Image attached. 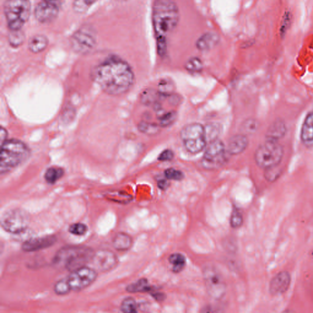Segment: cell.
<instances>
[{"label":"cell","instance_id":"cell-46","mask_svg":"<svg viewBox=\"0 0 313 313\" xmlns=\"http://www.w3.org/2000/svg\"><path fill=\"white\" fill-rule=\"evenodd\" d=\"M42 1H44L46 2H54V4H56V2H57L60 1V0H42Z\"/></svg>","mask_w":313,"mask_h":313},{"label":"cell","instance_id":"cell-3","mask_svg":"<svg viewBox=\"0 0 313 313\" xmlns=\"http://www.w3.org/2000/svg\"><path fill=\"white\" fill-rule=\"evenodd\" d=\"M30 150L24 142L18 139L7 140L1 144L0 174H6L29 158Z\"/></svg>","mask_w":313,"mask_h":313},{"label":"cell","instance_id":"cell-21","mask_svg":"<svg viewBox=\"0 0 313 313\" xmlns=\"http://www.w3.org/2000/svg\"><path fill=\"white\" fill-rule=\"evenodd\" d=\"M112 246L118 251H128L132 246L133 240L130 235L125 232H119L115 235L112 240Z\"/></svg>","mask_w":313,"mask_h":313},{"label":"cell","instance_id":"cell-22","mask_svg":"<svg viewBox=\"0 0 313 313\" xmlns=\"http://www.w3.org/2000/svg\"><path fill=\"white\" fill-rule=\"evenodd\" d=\"M48 44V38L44 35L37 34L32 36L28 42V48L34 54H39L46 50Z\"/></svg>","mask_w":313,"mask_h":313},{"label":"cell","instance_id":"cell-9","mask_svg":"<svg viewBox=\"0 0 313 313\" xmlns=\"http://www.w3.org/2000/svg\"><path fill=\"white\" fill-rule=\"evenodd\" d=\"M97 35L92 26H84L79 28L71 38L73 50L80 54H87L95 48Z\"/></svg>","mask_w":313,"mask_h":313},{"label":"cell","instance_id":"cell-5","mask_svg":"<svg viewBox=\"0 0 313 313\" xmlns=\"http://www.w3.org/2000/svg\"><path fill=\"white\" fill-rule=\"evenodd\" d=\"M31 10L29 0H6L4 12L10 30L12 31L22 30L28 20Z\"/></svg>","mask_w":313,"mask_h":313},{"label":"cell","instance_id":"cell-29","mask_svg":"<svg viewBox=\"0 0 313 313\" xmlns=\"http://www.w3.org/2000/svg\"><path fill=\"white\" fill-rule=\"evenodd\" d=\"M178 118L177 112L170 111L159 114L158 124L161 128H166L175 122Z\"/></svg>","mask_w":313,"mask_h":313},{"label":"cell","instance_id":"cell-34","mask_svg":"<svg viewBox=\"0 0 313 313\" xmlns=\"http://www.w3.org/2000/svg\"><path fill=\"white\" fill-rule=\"evenodd\" d=\"M185 68L186 70L190 72H199L202 70V62L198 58H192L189 59L186 63Z\"/></svg>","mask_w":313,"mask_h":313},{"label":"cell","instance_id":"cell-11","mask_svg":"<svg viewBox=\"0 0 313 313\" xmlns=\"http://www.w3.org/2000/svg\"><path fill=\"white\" fill-rule=\"evenodd\" d=\"M202 274L208 295L214 299L223 298L226 292V285L218 269L208 266L203 270Z\"/></svg>","mask_w":313,"mask_h":313},{"label":"cell","instance_id":"cell-17","mask_svg":"<svg viewBox=\"0 0 313 313\" xmlns=\"http://www.w3.org/2000/svg\"><path fill=\"white\" fill-rule=\"evenodd\" d=\"M248 145V140L244 134H236L228 142V152L232 155H238L242 153Z\"/></svg>","mask_w":313,"mask_h":313},{"label":"cell","instance_id":"cell-6","mask_svg":"<svg viewBox=\"0 0 313 313\" xmlns=\"http://www.w3.org/2000/svg\"><path fill=\"white\" fill-rule=\"evenodd\" d=\"M284 151L278 142L267 140L260 144L254 153V160L257 166L268 169L278 166L284 158Z\"/></svg>","mask_w":313,"mask_h":313},{"label":"cell","instance_id":"cell-2","mask_svg":"<svg viewBox=\"0 0 313 313\" xmlns=\"http://www.w3.org/2000/svg\"><path fill=\"white\" fill-rule=\"evenodd\" d=\"M180 10L174 0H155L152 10L154 29L158 56L164 57L167 52V38L180 21Z\"/></svg>","mask_w":313,"mask_h":313},{"label":"cell","instance_id":"cell-23","mask_svg":"<svg viewBox=\"0 0 313 313\" xmlns=\"http://www.w3.org/2000/svg\"><path fill=\"white\" fill-rule=\"evenodd\" d=\"M162 96H161L158 90L152 88H148L144 90L140 96V101L146 106H153L154 107L158 105L159 98Z\"/></svg>","mask_w":313,"mask_h":313},{"label":"cell","instance_id":"cell-27","mask_svg":"<svg viewBox=\"0 0 313 313\" xmlns=\"http://www.w3.org/2000/svg\"><path fill=\"white\" fill-rule=\"evenodd\" d=\"M149 282L146 278H141L126 287V290L129 293L148 292L152 290Z\"/></svg>","mask_w":313,"mask_h":313},{"label":"cell","instance_id":"cell-4","mask_svg":"<svg viewBox=\"0 0 313 313\" xmlns=\"http://www.w3.org/2000/svg\"><path fill=\"white\" fill-rule=\"evenodd\" d=\"M94 252L86 246H68L56 252L54 264L72 272L92 262Z\"/></svg>","mask_w":313,"mask_h":313},{"label":"cell","instance_id":"cell-47","mask_svg":"<svg viewBox=\"0 0 313 313\" xmlns=\"http://www.w3.org/2000/svg\"><path fill=\"white\" fill-rule=\"evenodd\" d=\"M312 256H313V252H312Z\"/></svg>","mask_w":313,"mask_h":313},{"label":"cell","instance_id":"cell-10","mask_svg":"<svg viewBox=\"0 0 313 313\" xmlns=\"http://www.w3.org/2000/svg\"><path fill=\"white\" fill-rule=\"evenodd\" d=\"M226 147L219 139L208 144L202 160V166L207 170L218 169L226 160Z\"/></svg>","mask_w":313,"mask_h":313},{"label":"cell","instance_id":"cell-30","mask_svg":"<svg viewBox=\"0 0 313 313\" xmlns=\"http://www.w3.org/2000/svg\"><path fill=\"white\" fill-rule=\"evenodd\" d=\"M138 130L142 134L148 136H154L160 131V126L156 124L146 122H142L138 124Z\"/></svg>","mask_w":313,"mask_h":313},{"label":"cell","instance_id":"cell-14","mask_svg":"<svg viewBox=\"0 0 313 313\" xmlns=\"http://www.w3.org/2000/svg\"><path fill=\"white\" fill-rule=\"evenodd\" d=\"M59 8L56 4L42 1L35 8L34 16L38 22L42 24L50 23L58 17Z\"/></svg>","mask_w":313,"mask_h":313},{"label":"cell","instance_id":"cell-19","mask_svg":"<svg viewBox=\"0 0 313 313\" xmlns=\"http://www.w3.org/2000/svg\"><path fill=\"white\" fill-rule=\"evenodd\" d=\"M286 126L282 120H276L270 126L266 133L267 140L278 142L286 133Z\"/></svg>","mask_w":313,"mask_h":313},{"label":"cell","instance_id":"cell-8","mask_svg":"<svg viewBox=\"0 0 313 313\" xmlns=\"http://www.w3.org/2000/svg\"><path fill=\"white\" fill-rule=\"evenodd\" d=\"M30 216L21 208H13L2 214V227L10 234L18 235L26 232L30 224Z\"/></svg>","mask_w":313,"mask_h":313},{"label":"cell","instance_id":"cell-36","mask_svg":"<svg viewBox=\"0 0 313 313\" xmlns=\"http://www.w3.org/2000/svg\"><path fill=\"white\" fill-rule=\"evenodd\" d=\"M258 127H259V124L256 120H247L242 125V134L246 136L247 134H254L258 130Z\"/></svg>","mask_w":313,"mask_h":313},{"label":"cell","instance_id":"cell-20","mask_svg":"<svg viewBox=\"0 0 313 313\" xmlns=\"http://www.w3.org/2000/svg\"><path fill=\"white\" fill-rule=\"evenodd\" d=\"M220 38L214 32H207L202 34L198 40L196 48L199 50L207 51L218 44Z\"/></svg>","mask_w":313,"mask_h":313},{"label":"cell","instance_id":"cell-31","mask_svg":"<svg viewBox=\"0 0 313 313\" xmlns=\"http://www.w3.org/2000/svg\"><path fill=\"white\" fill-rule=\"evenodd\" d=\"M26 37L22 30H16V31H12L8 36V40L10 46L13 48H17L19 46L22 45Z\"/></svg>","mask_w":313,"mask_h":313},{"label":"cell","instance_id":"cell-32","mask_svg":"<svg viewBox=\"0 0 313 313\" xmlns=\"http://www.w3.org/2000/svg\"><path fill=\"white\" fill-rule=\"evenodd\" d=\"M120 310L126 313L137 312H138V304L134 298L128 296L122 300L120 304Z\"/></svg>","mask_w":313,"mask_h":313},{"label":"cell","instance_id":"cell-26","mask_svg":"<svg viewBox=\"0 0 313 313\" xmlns=\"http://www.w3.org/2000/svg\"><path fill=\"white\" fill-rule=\"evenodd\" d=\"M64 175V169L61 167L53 166L46 170L44 179L48 184L54 185Z\"/></svg>","mask_w":313,"mask_h":313},{"label":"cell","instance_id":"cell-15","mask_svg":"<svg viewBox=\"0 0 313 313\" xmlns=\"http://www.w3.org/2000/svg\"><path fill=\"white\" fill-rule=\"evenodd\" d=\"M291 282L290 274L288 271H282L271 280L269 292L273 296H280L289 289Z\"/></svg>","mask_w":313,"mask_h":313},{"label":"cell","instance_id":"cell-41","mask_svg":"<svg viewBox=\"0 0 313 313\" xmlns=\"http://www.w3.org/2000/svg\"><path fill=\"white\" fill-rule=\"evenodd\" d=\"M291 19H292L291 14L289 12H285L284 16V18H282L281 26H280V34L282 38L284 37L288 28H290Z\"/></svg>","mask_w":313,"mask_h":313},{"label":"cell","instance_id":"cell-33","mask_svg":"<svg viewBox=\"0 0 313 313\" xmlns=\"http://www.w3.org/2000/svg\"><path fill=\"white\" fill-rule=\"evenodd\" d=\"M54 290L56 294L59 296L67 295L72 290L68 278H63L58 281L54 286Z\"/></svg>","mask_w":313,"mask_h":313},{"label":"cell","instance_id":"cell-40","mask_svg":"<svg viewBox=\"0 0 313 313\" xmlns=\"http://www.w3.org/2000/svg\"><path fill=\"white\" fill-rule=\"evenodd\" d=\"M164 176L168 180L180 181L184 178V174L180 170L174 168H168L164 172Z\"/></svg>","mask_w":313,"mask_h":313},{"label":"cell","instance_id":"cell-1","mask_svg":"<svg viewBox=\"0 0 313 313\" xmlns=\"http://www.w3.org/2000/svg\"><path fill=\"white\" fill-rule=\"evenodd\" d=\"M92 78L107 94L122 96L133 86L134 75L128 63L118 56L108 58L93 68Z\"/></svg>","mask_w":313,"mask_h":313},{"label":"cell","instance_id":"cell-38","mask_svg":"<svg viewBox=\"0 0 313 313\" xmlns=\"http://www.w3.org/2000/svg\"><path fill=\"white\" fill-rule=\"evenodd\" d=\"M96 0H75L74 2V10L78 13L86 12Z\"/></svg>","mask_w":313,"mask_h":313},{"label":"cell","instance_id":"cell-18","mask_svg":"<svg viewBox=\"0 0 313 313\" xmlns=\"http://www.w3.org/2000/svg\"><path fill=\"white\" fill-rule=\"evenodd\" d=\"M302 142L307 148L313 147V112L304 119L301 129Z\"/></svg>","mask_w":313,"mask_h":313},{"label":"cell","instance_id":"cell-13","mask_svg":"<svg viewBox=\"0 0 313 313\" xmlns=\"http://www.w3.org/2000/svg\"><path fill=\"white\" fill-rule=\"evenodd\" d=\"M90 262L93 264L96 270L107 272L116 267L118 258L114 252L102 250L94 252Z\"/></svg>","mask_w":313,"mask_h":313},{"label":"cell","instance_id":"cell-45","mask_svg":"<svg viewBox=\"0 0 313 313\" xmlns=\"http://www.w3.org/2000/svg\"><path fill=\"white\" fill-rule=\"evenodd\" d=\"M158 186L161 190H166L169 186V182L166 180H158Z\"/></svg>","mask_w":313,"mask_h":313},{"label":"cell","instance_id":"cell-35","mask_svg":"<svg viewBox=\"0 0 313 313\" xmlns=\"http://www.w3.org/2000/svg\"><path fill=\"white\" fill-rule=\"evenodd\" d=\"M244 223V218L242 214L238 208H234L232 210V216L230 218V226L234 229L240 228Z\"/></svg>","mask_w":313,"mask_h":313},{"label":"cell","instance_id":"cell-44","mask_svg":"<svg viewBox=\"0 0 313 313\" xmlns=\"http://www.w3.org/2000/svg\"><path fill=\"white\" fill-rule=\"evenodd\" d=\"M8 133L6 129L2 127L1 130H0V142H1V144L8 140Z\"/></svg>","mask_w":313,"mask_h":313},{"label":"cell","instance_id":"cell-7","mask_svg":"<svg viewBox=\"0 0 313 313\" xmlns=\"http://www.w3.org/2000/svg\"><path fill=\"white\" fill-rule=\"evenodd\" d=\"M180 137L186 150L191 154L201 152L206 147L204 126L200 123L186 125L180 132Z\"/></svg>","mask_w":313,"mask_h":313},{"label":"cell","instance_id":"cell-42","mask_svg":"<svg viewBox=\"0 0 313 313\" xmlns=\"http://www.w3.org/2000/svg\"><path fill=\"white\" fill-rule=\"evenodd\" d=\"M174 152L172 150H166L158 156V160L163 162L170 161L174 158Z\"/></svg>","mask_w":313,"mask_h":313},{"label":"cell","instance_id":"cell-12","mask_svg":"<svg viewBox=\"0 0 313 313\" xmlns=\"http://www.w3.org/2000/svg\"><path fill=\"white\" fill-rule=\"evenodd\" d=\"M97 277L98 272L96 269L84 266L70 272L67 278L71 290L80 291L92 285Z\"/></svg>","mask_w":313,"mask_h":313},{"label":"cell","instance_id":"cell-24","mask_svg":"<svg viewBox=\"0 0 313 313\" xmlns=\"http://www.w3.org/2000/svg\"><path fill=\"white\" fill-rule=\"evenodd\" d=\"M204 136L208 144L218 139L222 132V126L216 122H210L204 126Z\"/></svg>","mask_w":313,"mask_h":313},{"label":"cell","instance_id":"cell-39","mask_svg":"<svg viewBox=\"0 0 313 313\" xmlns=\"http://www.w3.org/2000/svg\"><path fill=\"white\" fill-rule=\"evenodd\" d=\"M88 228L86 224L82 223L73 224L68 227V232L74 236H84L88 232Z\"/></svg>","mask_w":313,"mask_h":313},{"label":"cell","instance_id":"cell-43","mask_svg":"<svg viewBox=\"0 0 313 313\" xmlns=\"http://www.w3.org/2000/svg\"><path fill=\"white\" fill-rule=\"evenodd\" d=\"M150 294L152 296V298L155 299V300L158 302H162L166 300V294L163 292H151Z\"/></svg>","mask_w":313,"mask_h":313},{"label":"cell","instance_id":"cell-37","mask_svg":"<svg viewBox=\"0 0 313 313\" xmlns=\"http://www.w3.org/2000/svg\"><path fill=\"white\" fill-rule=\"evenodd\" d=\"M280 164L265 170L264 176L268 182H274L278 180L282 174L281 169L279 168Z\"/></svg>","mask_w":313,"mask_h":313},{"label":"cell","instance_id":"cell-25","mask_svg":"<svg viewBox=\"0 0 313 313\" xmlns=\"http://www.w3.org/2000/svg\"><path fill=\"white\" fill-rule=\"evenodd\" d=\"M168 262L172 266V270L175 274H179L184 269L186 266V258L184 255L176 252L170 255Z\"/></svg>","mask_w":313,"mask_h":313},{"label":"cell","instance_id":"cell-28","mask_svg":"<svg viewBox=\"0 0 313 313\" xmlns=\"http://www.w3.org/2000/svg\"><path fill=\"white\" fill-rule=\"evenodd\" d=\"M175 85L174 82L169 79H163L158 84V92L162 96L168 97L169 96L174 94Z\"/></svg>","mask_w":313,"mask_h":313},{"label":"cell","instance_id":"cell-16","mask_svg":"<svg viewBox=\"0 0 313 313\" xmlns=\"http://www.w3.org/2000/svg\"><path fill=\"white\" fill-rule=\"evenodd\" d=\"M56 236L50 235L43 237L30 238L24 242L22 248L26 252H34L49 248L56 242Z\"/></svg>","mask_w":313,"mask_h":313}]
</instances>
